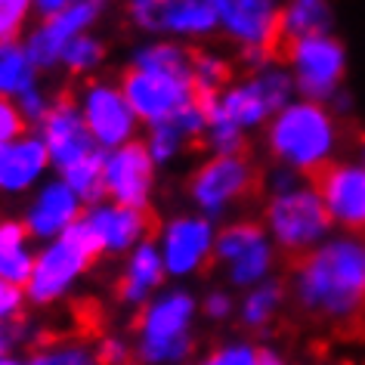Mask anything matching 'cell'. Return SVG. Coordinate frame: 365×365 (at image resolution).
<instances>
[{
  "mask_svg": "<svg viewBox=\"0 0 365 365\" xmlns=\"http://www.w3.org/2000/svg\"><path fill=\"white\" fill-rule=\"evenodd\" d=\"M297 300L307 313L350 328L365 316V245L353 239L331 242L325 248L294 260Z\"/></svg>",
  "mask_w": 365,
  "mask_h": 365,
  "instance_id": "cell-1",
  "label": "cell"
},
{
  "mask_svg": "<svg viewBox=\"0 0 365 365\" xmlns=\"http://www.w3.org/2000/svg\"><path fill=\"white\" fill-rule=\"evenodd\" d=\"M103 251L99 235L90 230L87 223L68 226L66 235L53 245L50 251H43V257L34 263L29 291L34 300H53L68 288V282L87 267L90 260H96V254Z\"/></svg>",
  "mask_w": 365,
  "mask_h": 365,
  "instance_id": "cell-2",
  "label": "cell"
},
{
  "mask_svg": "<svg viewBox=\"0 0 365 365\" xmlns=\"http://www.w3.org/2000/svg\"><path fill=\"white\" fill-rule=\"evenodd\" d=\"M272 152L294 168H316L331 149V121L319 106H291L272 124Z\"/></svg>",
  "mask_w": 365,
  "mask_h": 365,
  "instance_id": "cell-3",
  "label": "cell"
},
{
  "mask_svg": "<svg viewBox=\"0 0 365 365\" xmlns=\"http://www.w3.org/2000/svg\"><path fill=\"white\" fill-rule=\"evenodd\" d=\"M124 99L136 115H143L145 121L164 124L173 115H180L182 108L192 106L195 87L192 78H180V75H164V71H149L133 66L124 75Z\"/></svg>",
  "mask_w": 365,
  "mask_h": 365,
  "instance_id": "cell-4",
  "label": "cell"
},
{
  "mask_svg": "<svg viewBox=\"0 0 365 365\" xmlns=\"http://www.w3.org/2000/svg\"><path fill=\"white\" fill-rule=\"evenodd\" d=\"M189 316H192V300L186 294H168L158 304L145 309L140 322V353L149 362H173L189 353Z\"/></svg>",
  "mask_w": 365,
  "mask_h": 365,
  "instance_id": "cell-5",
  "label": "cell"
},
{
  "mask_svg": "<svg viewBox=\"0 0 365 365\" xmlns=\"http://www.w3.org/2000/svg\"><path fill=\"white\" fill-rule=\"evenodd\" d=\"M328 207L322 205V198L309 189L300 192H282L272 198L269 205V226L276 232V239L285 245V251H304L307 245H313L319 235L328 230Z\"/></svg>",
  "mask_w": 365,
  "mask_h": 365,
  "instance_id": "cell-6",
  "label": "cell"
},
{
  "mask_svg": "<svg viewBox=\"0 0 365 365\" xmlns=\"http://www.w3.org/2000/svg\"><path fill=\"white\" fill-rule=\"evenodd\" d=\"M211 4L217 10V19L242 43H248L251 62L272 59L279 34L276 0H211Z\"/></svg>",
  "mask_w": 365,
  "mask_h": 365,
  "instance_id": "cell-7",
  "label": "cell"
},
{
  "mask_svg": "<svg viewBox=\"0 0 365 365\" xmlns=\"http://www.w3.org/2000/svg\"><path fill=\"white\" fill-rule=\"evenodd\" d=\"M313 192L322 198L328 214L346 226H365V170L341 164H316L309 168Z\"/></svg>",
  "mask_w": 365,
  "mask_h": 365,
  "instance_id": "cell-8",
  "label": "cell"
},
{
  "mask_svg": "<svg viewBox=\"0 0 365 365\" xmlns=\"http://www.w3.org/2000/svg\"><path fill=\"white\" fill-rule=\"evenodd\" d=\"M257 189V173L245 164L239 155H220L205 164L192 180V198L205 211H223L230 202L251 195Z\"/></svg>",
  "mask_w": 365,
  "mask_h": 365,
  "instance_id": "cell-9",
  "label": "cell"
},
{
  "mask_svg": "<svg viewBox=\"0 0 365 365\" xmlns=\"http://www.w3.org/2000/svg\"><path fill=\"white\" fill-rule=\"evenodd\" d=\"M285 96H288V78L269 71V75H260V78L248 81L245 87L232 90V93L217 106L211 121H226V124H232L242 130V124H257L263 115H269L272 108H279L285 103Z\"/></svg>",
  "mask_w": 365,
  "mask_h": 365,
  "instance_id": "cell-10",
  "label": "cell"
},
{
  "mask_svg": "<svg viewBox=\"0 0 365 365\" xmlns=\"http://www.w3.org/2000/svg\"><path fill=\"white\" fill-rule=\"evenodd\" d=\"M43 140H47L50 158L56 161L62 170L75 168L78 161L93 155V140H90V133H87V121H81V115L68 93L43 115Z\"/></svg>",
  "mask_w": 365,
  "mask_h": 365,
  "instance_id": "cell-11",
  "label": "cell"
},
{
  "mask_svg": "<svg viewBox=\"0 0 365 365\" xmlns=\"http://www.w3.org/2000/svg\"><path fill=\"white\" fill-rule=\"evenodd\" d=\"M288 62H294L297 81L304 87L307 96L322 99L334 90V84L341 81L344 71V53L334 41L328 38H307L291 50Z\"/></svg>",
  "mask_w": 365,
  "mask_h": 365,
  "instance_id": "cell-12",
  "label": "cell"
},
{
  "mask_svg": "<svg viewBox=\"0 0 365 365\" xmlns=\"http://www.w3.org/2000/svg\"><path fill=\"white\" fill-rule=\"evenodd\" d=\"M152 182V155L143 143H130L106 158V192L124 207H143Z\"/></svg>",
  "mask_w": 365,
  "mask_h": 365,
  "instance_id": "cell-13",
  "label": "cell"
},
{
  "mask_svg": "<svg viewBox=\"0 0 365 365\" xmlns=\"http://www.w3.org/2000/svg\"><path fill=\"white\" fill-rule=\"evenodd\" d=\"M217 257L230 267L232 282L239 285H251L257 282L269 267V248L267 239L257 226H232L217 239Z\"/></svg>",
  "mask_w": 365,
  "mask_h": 365,
  "instance_id": "cell-14",
  "label": "cell"
},
{
  "mask_svg": "<svg viewBox=\"0 0 365 365\" xmlns=\"http://www.w3.org/2000/svg\"><path fill=\"white\" fill-rule=\"evenodd\" d=\"M90 230L99 235L103 248L108 251H121L127 245H133L140 235H149L155 230V214L145 207H96L87 214L84 220Z\"/></svg>",
  "mask_w": 365,
  "mask_h": 365,
  "instance_id": "cell-15",
  "label": "cell"
},
{
  "mask_svg": "<svg viewBox=\"0 0 365 365\" xmlns=\"http://www.w3.org/2000/svg\"><path fill=\"white\" fill-rule=\"evenodd\" d=\"M331 13H328L325 0H291L285 13H279V34H276V50L272 59L291 56V50L307 38H325Z\"/></svg>",
  "mask_w": 365,
  "mask_h": 365,
  "instance_id": "cell-16",
  "label": "cell"
},
{
  "mask_svg": "<svg viewBox=\"0 0 365 365\" xmlns=\"http://www.w3.org/2000/svg\"><path fill=\"white\" fill-rule=\"evenodd\" d=\"M84 121L103 145H118L121 140L130 136L133 115H130L127 99L118 93V90L93 87L84 103Z\"/></svg>",
  "mask_w": 365,
  "mask_h": 365,
  "instance_id": "cell-17",
  "label": "cell"
},
{
  "mask_svg": "<svg viewBox=\"0 0 365 365\" xmlns=\"http://www.w3.org/2000/svg\"><path fill=\"white\" fill-rule=\"evenodd\" d=\"M96 16V6L93 4H75V6H66L59 16L43 25V29L31 38V47H29V59L38 62V66H50L56 62L66 47L75 41V34L84 29V25Z\"/></svg>",
  "mask_w": 365,
  "mask_h": 365,
  "instance_id": "cell-18",
  "label": "cell"
},
{
  "mask_svg": "<svg viewBox=\"0 0 365 365\" xmlns=\"http://www.w3.org/2000/svg\"><path fill=\"white\" fill-rule=\"evenodd\" d=\"M207 248H211V230L205 220H177L168 230L164 263L170 272H189L205 260Z\"/></svg>",
  "mask_w": 365,
  "mask_h": 365,
  "instance_id": "cell-19",
  "label": "cell"
},
{
  "mask_svg": "<svg viewBox=\"0 0 365 365\" xmlns=\"http://www.w3.org/2000/svg\"><path fill=\"white\" fill-rule=\"evenodd\" d=\"M47 164V145L22 140V143H0V189H25Z\"/></svg>",
  "mask_w": 365,
  "mask_h": 365,
  "instance_id": "cell-20",
  "label": "cell"
},
{
  "mask_svg": "<svg viewBox=\"0 0 365 365\" xmlns=\"http://www.w3.org/2000/svg\"><path fill=\"white\" fill-rule=\"evenodd\" d=\"M75 217H78V195L62 182H53V186H47V192L38 198V205L31 207L29 226L34 235H56L68 230V226H75Z\"/></svg>",
  "mask_w": 365,
  "mask_h": 365,
  "instance_id": "cell-21",
  "label": "cell"
},
{
  "mask_svg": "<svg viewBox=\"0 0 365 365\" xmlns=\"http://www.w3.org/2000/svg\"><path fill=\"white\" fill-rule=\"evenodd\" d=\"M34 263L25 251V226L22 223H0V279L10 285H29Z\"/></svg>",
  "mask_w": 365,
  "mask_h": 365,
  "instance_id": "cell-22",
  "label": "cell"
},
{
  "mask_svg": "<svg viewBox=\"0 0 365 365\" xmlns=\"http://www.w3.org/2000/svg\"><path fill=\"white\" fill-rule=\"evenodd\" d=\"M161 272H164V263L158 257V251L149 248V245H143V248L133 254L124 279L118 282V297L127 300V304H140V300L158 285Z\"/></svg>",
  "mask_w": 365,
  "mask_h": 365,
  "instance_id": "cell-23",
  "label": "cell"
},
{
  "mask_svg": "<svg viewBox=\"0 0 365 365\" xmlns=\"http://www.w3.org/2000/svg\"><path fill=\"white\" fill-rule=\"evenodd\" d=\"M217 25V10L211 0H170L161 16V29L170 31H207Z\"/></svg>",
  "mask_w": 365,
  "mask_h": 365,
  "instance_id": "cell-24",
  "label": "cell"
},
{
  "mask_svg": "<svg viewBox=\"0 0 365 365\" xmlns=\"http://www.w3.org/2000/svg\"><path fill=\"white\" fill-rule=\"evenodd\" d=\"M31 78L29 50L19 43H0V96H25L31 90Z\"/></svg>",
  "mask_w": 365,
  "mask_h": 365,
  "instance_id": "cell-25",
  "label": "cell"
},
{
  "mask_svg": "<svg viewBox=\"0 0 365 365\" xmlns=\"http://www.w3.org/2000/svg\"><path fill=\"white\" fill-rule=\"evenodd\" d=\"M66 177H68V189H71V192L93 202V198H99L106 192V158L99 152L87 155L84 161H78L75 168L66 170Z\"/></svg>",
  "mask_w": 365,
  "mask_h": 365,
  "instance_id": "cell-26",
  "label": "cell"
},
{
  "mask_svg": "<svg viewBox=\"0 0 365 365\" xmlns=\"http://www.w3.org/2000/svg\"><path fill=\"white\" fill-rule=\"evenodd\" d=\"M279 297H282V288L279 285H263V288H257L248 300H245V322H248V325H263L272 313H276Z\"/></svg>",
  "mask_w": 365,
  "mask_h": 365,
  "instance_id": "cell-27",
  "label": "cell"
},
{
  "mask_svg": "<svg viewBox=\"0 0 365 365\" xmlns=\"http://www.w3.org/2000/svg\"><path fill=\"white\" fill-rule=\"evenodd\" d=\"M31 0H0V43H13L19 34Z\"/></svg>",
  "mask_w": 365,
  "mask_h": 365,
  "instance_id": "cell-28",
  "label": "cell"
},
{
  "mask_svg": "<svg viewBox=\"0 0 365 365\" xmlns=\"http://www.w3.org/2000/svg\"><path fill=\"white\" fill-rule=\"evenodd\" d=\"M31 365H93V356L81 346H50L34 356Z\"/></svg>",
  "mask_w": 365,
  "mask_h": 365,
  "instance_id": "cell-29",
  "label": "cell"
},
{
  "mask_svg": "<svg viewBox=\"0 0 365 365\" xmlns=\"http://www.w3.org/2000/svg\"><path fill=\"white\" fill-rule=\"evenodd\" d=\"M62 56H66V62L75 71H84V68H90L93 66V62L103 56V50H99V43L96 41H87V38H75L66 47V53H62Z\"/></svg>",
  "mask_w": 365,
  "mask_h": 365,
  "instance_id": "cell-30",
  "label": "cell"
},
{
  "mask_svg": "<svg viewBox=\"0 0 365 365\" xmlns=\"http://www.w3.org/2000/svg\"><path fill=\"white\" fill-rule=\"evenodd\" d=\"M170 6V0H130V13L143 29H161V16Z\"/></svg>",
  "mask_w": 365,
  "mask_h": 365,
  "instance_id": "cell-31",
  "label": "cell"
},
{
  "mask_svg": "<svg viewBox=\"0 0 365 365\" xmlns=\"http://www.w3.org/2000/svg\"><path fill=\"white\" fill-rule=\"evenodd\" d=\"M25 130V115L6 96H0V143H13Z\"/></svg>",
  "mask_w": 365,
  "mask_h": 365,
  "instance_id": "cell-32",
  "label": "cell"
},
{
  "mask_svg": "<svg viewBox=\"0 0 365 365\" xmlns=\"http://www.w3.org/2000/svg\"><path fill=\"white\" fill-rule=\"evenodd\" d=\"M205 365H257V353L248 346H226V350L214 353Z\"/></svg>",
  "mask_w": 365,
  "mask_h": 365,
  "instance_id": "cell-33",
  "label": "cell"
},
{
  "mask_svg": "<svg viewBox=\"0 0 365 365\" xmlns=\"http://www.w3.org/2000/svg\"><path fill=\"white\" fill-rule=\"evenodd\" d=\"M19 307H22V291H19V285H10V282L0 279V325H4L10 316L19 313Z\"/></svg>",
  "mask_w": 365,
  "mask_h": 365,
  "instance_id": "cell-34",
  "label": "cell"
},
{
  "mask_svg": "<svg viewBox=\"0 0 365 365\" xmlns=\"http://www.w3.org/2000/svg\"><path fill=\"white\" fill-rule=\"evenodd\" d=\"M121 356H124V346H121V344L106 341V344H103V353H99V362L112 365V362H121Z\"/></svg>",
  "mask_w": 365,
  "mask_h": 365,
  "instance_id": "cell-35",
  "label": "cell"
},
{
  "mask_svg": "<svg viewBox=\"0 0 365 365\" xmlns=\"http://www.w3.org/2000/svg\"><path fill=\"white\" fill-rule=\"evenodd\" d=\"M207 313L211 316H226L230 313V300H226V294H214L211 300H207Z\"/></svg>",
  "mask_w": 365,
  "mask_h": 365,
  "instance_id": "cell-36",
  "label": "cell"
},
{
  "mask_svg": "<svg viewBox=\"0 0 365 365\" xmlns=\"http://www.w3.org/2000/svg\"><path fill=\"white\" fill-rule=\"evenodd\" d=\"M257 365H285L276 353H257Z\"/></svg>",
  "mask_w": 365,
  "mask_h": 365,
  "instance_id": "cell-37",
  "label": "cell"
},
{
  "mask_svg": "<svg viewBox=\"0 0 365 365\" xmlns=\"http://www.w3.org/2000/svg\"><path fill=\"white\" fill-rule=\"evenodd\" d=\"M6 344H10V331H6L4 325H0V356H4V350H6Z\"/></svg>",
  "mask_w": 365,
  "mask_h": 365,
  "instance_id": "cell-38",
  "label": "cell"
},
{
  "mask_svg": "<svg viewBox=\"0 0 365 365\" xmlns=\"http://www.w3.org/2000/svg\"><path fill=\"white\" fill-rule=\"evenodd\" d=\"M0 365H22V362H16V359H6V356H0Z\"/></svg>",
  "mask_w": 365,
  "mask_h": 365,
  "instance_id": "cell-39",
  "label": "cell"
},
{
  "mask_svg": "<svg viewBox=\"0 0 365 365\" xmlns=\"http://www.w3.org/2000/svg\"><path fill=\"white\" fill-rule=\"evenodd\" d=\"M362 145H365V140H362Z\"/></svg>",
  "mask_w": 365,
  "mask_h": 365,
  "instance_id": "cell-40",
  "label": "cell"
}]
</instances>
